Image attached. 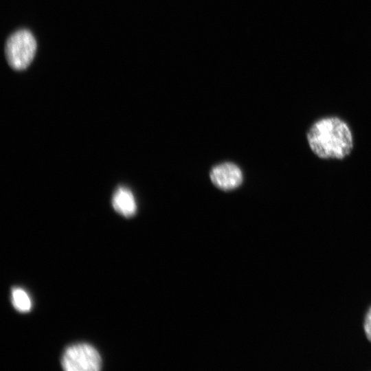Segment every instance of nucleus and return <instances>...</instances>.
I'll return each instance as SVG.
<instances>
[{
	"instance_id": "f257e3e1",
	"label": "nucleus",
	"mask_w": 371,
	"mask_h": 371,
	"mask_svg": "<svg viewBox=\"0 0 371 371\" xmlns=\"http://www.w3.org/2000/svg\"><path fill=\"white\" fill-rule=\"evenodd\" d=\"M306 138L313 153L324 159H342L350 155L353 148L350 128L337 117H326L315 122Z\"/></svg>"
},
{
	"instance_id": "f03ea898",
	"label": "nucleus",
	"mask_w": 371,
	"mask_h": 371,
	"mask_svg": "<svg viewBox=\"0 0 371 371\" xmlns=\"http://www.w3.org/2000/svg\"><path fill=\"white\" fill-rule=\"evenodd\" d=\"M36 49V42L32 32L26 29L16 30L5 41L6 61L14 70H23L32 61Z\"/></svg>"
},
{
	"instance_id": "20e7f679",
	"label": "nucleus",
	"mask_w": 371,
	"mask_h": 371,
	"mask_svg": "<svg viewBox=\"0 0 371 371\" xmlns=\"http://www.w3.org/2000/svg\"><path fill=\"white\" fill-rule=\"evenodd\" d=\"M213 183L218 188L230 190L238 187L243 181V173L238 166L225 162L214 166L210 173Z\"/></svg>"
},
{
	"instance_id": "39448f33",
	"label": "nucleus",
	"mask_w": 371,
	"mask_h": 371,
	"mask_svg": "<svg viewBox=\"0 0 371 371\" xmlns=\"http://www.w3.org/2000/svg\"><path fill=\"white\" fill-rule=\"evenodd\" d=\"M112 205L124 217H131L137 212V203L133 192L124 186L115 190L112 197Z\"/></svg>"
},
{
	"instance_id": "0eeeda50",
	"label": "nucleus",
	"mask_w": 371,
	"mask_h": 371,
	"mask_svg": "<svg viewBox=\"0 0 371 371\" xmlns=\"http://www.w3.org/2000/svg\"><path fill=\"white\" fill-rule=\"evenodd\" d=\"M364 330L368 340L371 341V307L367 313L365 319Z\"/></svg>"
},
{
	"instance_id": "7ed1b4c3",
	"label": "nucleus",
	"mask_w": 371,
	"mask_h": 371,
	"mask_svg": "<svg viewBox=\"0 0 371 371\" xmlns=\"http://www.w3.org/2000/svg\"><path fill=\"white\" fill-rule=\"evenodd\" d=\"M61 364L67 371H98L101 368L102 359L93 346L80 343L66 348Z\"/></svg>"
},
{
	"instance_id": "423d86ee",
	"label": "nucleus",
	"mask_w": 371,
	"mask_h": 371,
	"mask_svg": "<svg viewBox=\"0 0 371 371\" xmlns=\"http://www.w3.org/2000/svg\"><path fill=\"white\" fill-rule=\"evenodd\" d=\"M12 303L17 311L23 313L29 311L32 307L29 295L21 288L16 287L12 290Z\"/></svg>"
}]
</instances>
